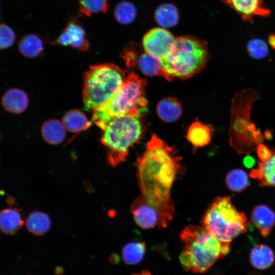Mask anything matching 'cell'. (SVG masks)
<instances>
[{
  "label": "cell",
  "instance_id": "cell-19",
  "mask_svg": "<svg viewBox=\"0 0 275 275\" xmlns=\"http://www.w3.org/2000/svg\"><path fill=\"white\" fill-rule=\"evenodd\" d=\"M23 224L24 221L18 209L7 208L1 211L0 227L4 233L14 234L20 229Z\"/></svg>",
  "mask_w": 275,
  "mask_h": 275
},
{
  "label": "cell",
  "instance_id": "cell-35",
  "mask_svg": "<svg viewBox=\"0 0 275 275\" xmlns=\"http://www.w3.org/2000/svg\"><path fill=\"white\" fill-rule=\"evenodd\" d=\"M132 275H152V274L147 270H143L139 273H134Z\"/></svg>",
  "mask_w": 275,
  "mask_h": 275
},
{
  "label": "cell",
  "instance_id": "cell-25",
  "mask_svg": "<svg viewBox=\"0 0 275 275\" xmlns=\"http://www.w3.org/2000/svg\"><path fill=\"white\" fill-rule=\"evenodd\" d=\"M155 19L158 24L162 27L175 26L179 21L177 9L173 4H162L155 11Z\"/></svg>",
  "mask_w": 275,
  "mask_h": 275
},
{
  "label": "cell",
  "instance_id": "cell-30",
  "mask_svg": "<svg viewBox=\"0 0 275 275\" xmlns=\"http://www.w3.org/2000/svg\"><path fill=\"white\" fill-rule=\"evenodd\" d=\"M247 50L249 55L255 59H262L267 56L268 48L263 40L255 38L250 40L247 44Z\"/></svg>",
  "mask_w": 275,
  "mask_h": 275
},
{
  "label": "cell",
  "instance_id": "cell-31",
  "mask_svg": "<svg viewBox=\"0 0 275 275\" xmlns=\"http://www.w3.org/2000/svg\"><path fill=\"white\" fill-rule=\"evenodd\" d=\"M15 40L13 30L8 25L2 23L0 26V47L2 49L11 46Z\"/></svg>",
  "mask_w": 275,
  "mask_h": 275
},
{
  "label": "cell",
  "instance_id": "cell-24",
  "mask_svg": "<svg viewBox=\"0 0 275 275\" xmlns=\"http://www.w3.org/2000/svg\"><path fill=\"white\" fill-rule=\"evenodd\" d=\"M18 49L24 57L33 58L42 53L43 44L37 35L33 34H26L20 39L18 43Z\"/></svg>",
  "mask_w": 275,
  "mask_h": 275
},
{
  "label": "cell",
  "instance_id": "cell-7",
  "mask_svg": "<svg viewBox=\"0 0 275 275\" xmlns=\"http://www.w3.org/2000/svg\"><path fill=\"white\" fill-rule=\"evenodd\" d=\"M124 71L113 63L93 65L85 73L82 100L86 109H94L109 100L125 79Z\"/></svg>",
  "mask_w": 275,
  "mask_h": 275
},
{
  "label": "cell",
  "instance_id": "cell-11",
  "mask_svg": "<svg viewBox=\"0 0 275 275\" xmlns=\"http://www.w3.org/2000/svg\"><path fill=\"white\" fill-rule=\"evenodd\" d=\"M51 44L62 46L70 45L82 51L88 50L90 46L84 28L74 19L68 21L64 30Z\"/></svg>",
  "mask_w": 275,
  "mask_h": 275
},
{
  "label": "cell",
  "instance_id": "cell-16",
  "mask_svg": "<svg viewBox=\"0 0 275 275\" xmlns=\"http://www.w3.org/2000/svg\"><path fill=\"white\" fill-rule=\"evenodd\" d=\"M214 129L211 125L205 124L198 121L193 122L187 133V139L196 147H203L211 141Z\"/></svg>",
  "mask_w": 275,
  "mask_h": 275
},
{
  "label": "cell",
  "instance_id": "cell-34",
  "mask_svg": "<svg viewBox=\"0 0 275 275\" xmlns=\"http://www.w3.org/2000/svg\"><path fill=\"white\" fill-rule=\"evenodd\" d=\"M268 42L271 47L275 50V34H272L269 36Z\"/></svg>",
  "mask_w": 275,
  "mask_h": 275
},
{
  "label": "cell",
  "instance_id": "cell-13",
  "mask_svg": "<svg viewBox=\"0 0 275 275\" xmlns=\"http://www.w3.org/2000/svg\"><path fill=\"white\" fill-rule=\"evenodd\" d=\"M29 104L26 94L22 90L12 88L6 92L2 98V104L7 112L18 114L23 112Z\"/></svg>",
  "mask_w": 275,
  "mask_h": 275
},
{
  "label": "cell",
  "instance_id": "cell-28",
  "mask_svg": "<svg viewBox=\"0 0 275 275\" xmlns=\"http://www.w3.org/2000/svg\"><path fill=\"white\" fill-rule=\"evenodd\" d=\"M136 13V10L134 6L126 1L119 3L114 10L115 18L119 23L123 24H129L133 21Z\"/></svg>",
  "mask_w": 275,
  "mask_h": 275
},
{
  "label": "cell",
  "instance_id": "cell-8",
  "mask_svg": "<svg viewBox=\"0 0 275 275\" xmlns=\"http://www.w3.org/2000/svg\"><path fill=\"white\" fill-rule=\"evenodd\" d=\"M140 116L126 114L112 119L102 130V143L108 148L107 159L112 166L124 161L129 149L141 138L143 126Z\"/></svg>",
  "mask_w": 275,
  "mask_h": 275
},
{
  "label": "cell",
  "instance_id": "cell-12",
  "mask_svg": "<svg viewBox=\"0 0 275 275\" xmlns=\"http://www.w3.org/2000/svg\"><path fill=\"white\" fill-rule=\"evenodd\" d=\"M239 13L243 19L252 20L256 15L267 16L270 11L263 6V0H223Z\"/></svg>",
  "mask_w": 275,
  "mask_h": 275
},
{
  "label": "cell",
  "instance_id": "cell-6",
  "mask_svg": "<svg viewBox=\"0 0 275 275\" xmlns=\"http://www.w3.org/2000/svg\"><path fill=\"white\" fill-rule=\"evenodd\" d=\"M202 226L222 242L230 243L236 236L248 231L245 214L232 203L229 197H219L207 208L201 221Z\"/></svg>",
  "mask_w": 275,
  "mask_h": 275
},
{
  "label": "cell",
  "instance_id": "cell-15",
  "mask_svg": "<svg viewBox=\"0 0 275 275\" xmlns=\"http://www.w3.org/2000/svg\"><path fill=\"white\" fill-rule=\"evenodd\" d=\"M261 186L275 187V153L265 161L258 162V167L250 173Z\"/></svg>",
  "mask_w": 275,
  "mask_h": 275
},
{
  "label": "cell",
  "instance_id": "cell-9",
  "mask_svg": "<svg viewBox=\"0 0 275 275\" xmlns=\"http://www.w3.org/2000/svg\"><path fill=\"white\" fill-rule=\"evenodd\" d=\"M130 210L136 224L145 229L166 228L175 213L174 205L158 206L142 195L134 200Z\"/></svg>",
  "mask_w": 275,
  "mask_h": 275
},
{
  "label": "cell",
  "instance_id": "cell-10",
  "mask_svg": "<svg viewBox=\"0 0 275 275\" xmlns=\"http://www.w3.org/2000/svg\"><path fill=\"white\" fill-rule=\"evenodd\" d=\"M176 38L167 30L155 28L150 30L143 38L144 50L161 60L172 50Z\"/></svg>",
  "mask_w": 275,
  "mask_h": 275
},
{
  "label": "cell",
  "instance_id": "cell-18",
  "mask_svg": "<svg viewBox=\"0 0 275 275\" xmlns=\"http://www.w3.org/2000/svg\"><path fill=\"white\" fill-rule=\"evenodd\" d=\"M66 129L59 120L51 119L46 121L41 127V135L48 144L58 145L65 139Z\"/></svg>",
  "mask_w": 275,
  "mask_h": 275
},
{
  "label": "cell",
  "instance_id": "cell-32",
  "mask_svg": "<svg viewBox=\"0 0 275 275\" xmlns=\"http://www.w3.org/2000/svg\"><path fill=\"white\" fill-rule=\"evenodd\" d=\"M256 149L257 155L261 161L267 160L272 155L271 151L262 144H259Z\"/></svg>",
  "mask_w": 275,
  "mask_h": 275
},
{
  "label": "cell",
  "instance_id": "cell-1",
  "mask_svg": "<svg viewBox=\"0 0 275 275\" xmlns=\"http://www.w3.org/2000/svg\"><path fill=\"white\" fill-rule=\"evenodd\" d=\"M181 160L173 147L152 136L136 162L139 184L147 200L158 206L174 205L170 191L181 171Z\"/></svg>",
  "mask_w": 275,
  "mask_h": 275
},
{
  "label": "cell",
  "instance_id": "cell-21",
  "mask_svg": "<svg viewBox=\"0 0 275 275\" xmlns=\"http://www.w3.org/2000/svg\"><path fill=\"white\" fill-rule=\"evenodd\" d=\"M250 259L254 267L259 269H265L273 264L274 255L270 247L265 244H259L252 249Z\"/></svg>",
  "mask_w": 275,
  "mask_h": 275
},
{
  "label": "cell",
  "instance_id": "cell-26",
  "mask_svg": "<svg viewBox=\"0 0 275 275\" xmlns=\"http://www.w3.org/2000/svg\"><path fill=\"white\" fill-rule=\"evenodd\" d=\"M145 252L146 244L144 242H131L123 248L122 258L127 264H136L142 260Z\"/></svg>",
  "mask_w": 275,
  "mask_h": 275
},
{
  "label": "cell",
  "instance_id": "cell-33",
  "mask_svg": "<svg viewBox=\"0 0 275 275\" xmlns=\"http://www.w3.org/2000/svg\"><path fill=\"white\" fill-rule=\"evenodd\" d=\"M255 163L254 159L250 156H247L243 159V163L245 167L250 168L252 167Z\"/></svg>",
  "mask_w": 275,
  "mask_h": 275
},
{
  "label": "cell",
  "instance_id": "cell-17",
  "mask_svg": "<svg viewBox=\"0 0 275 275\" xmlns=\"http://www.w3.org/2000/svg\"><path fill=\"white\" fill-rule=\"evenodd\" d=\"M137 65L144 74L148 76H162L166 78V74L160 59L145 52L138 54L134 65Z\"/></svg>",
  "mask_w": 275,
  "mask_h": 275
},
{
  "label": "cell",
  "instance_id": "cell-22",
  "mask_svg": "<svg viewBox=\"0 0 275 275\" xmlns=\"http://www.w3.org/2000/svg\"><path fill=\"white\" fill-rule=\"evenodd\" d=\"M28 231L36 235H42L50 228L51 221L46 213L35 211L30 213L25 221Z\"/></svg>",
  "mask_w": 275,
  "mask_h": 275
},
{
  "label": "cell",
  "instance_id": "cell-2",
  "mask_svg": "<svg viewBox=\"0 0 275 275\" xmlns=\"http://www.w3.org/2000/svg\"><path fill=\"white\" fill-rule=\"evenodd\" d=\"M180 238L183 244L179 255L180 264L184 270L193 272H206L230 249V243L220 241L203 226H186Z\"/></svg>",
  "mask_w": 275,
  "mask_h": 275
},
{
  "label": "cell",
  "instance_id": "cell-20",
  "mask_svg": "<svg viewBox=\"0 0 275 275\" xmlns=\"http://www.w3.org/2000/svg\"><path fill=\"white\" fill-rule=\"evenodd\" d=\"M182 105L175 98L168 97L161 100L157 105L159 118L167 122L176 121L181 115Z\"/></svg>",
  "mask_w": 275,
  "mask_h": 275
},
{
  "label": "cell",
  "instance_id": "cell-5",
  "mask_svg": "<svg viewBox=\"0 0 275 275\" xmlns=\"http://www.w3.org/2000/svg\"><path fill=\"white\" fill-rule=\"evenodd\" d=\"M209 57L206 41L189 36L176 38L174 45L161 63L166 79L189 78L206 67Z\"/></svg>",
  "mask_w": 275,
  "mask_h": 275
},
{
  "label": "cell",
  "instance_id": "cell-23",
  "mask_svg": "<svg viewBox=\"0 0 275 275\" xmlns=\"http://www.w3.org/2000/svg\"><path fill=\"white\" fill-rule=\"evenodd\" d=\"M66 129L71 132L78 133L88 128L91 122L86 115L78 110H71L66 113L62 118Z\"/></svg>",
  "mask_w": 275,
  "mask_h": 275
},
{
  "label": "cell",
  "instance_id": "cell-27",
  "mask_svg": "<svg viewBox=\"0 0 275 275\" xmlns=\"http://www.w3.org/2000/svg\"><path fill=\"white\" fill-rule=\"evenodd\" d=\"M226 182L230 190L239 192L249 185V179L247 174L243 170L234 169L228 173Z\"/></svg>",
  "mask_w": 275,
  "mask_h": 275
},
{
  "label": "cell",
  "instance_id": "cell-29",
  "mask_svg": "<svg viewBox=\"0 0 275 275\" xmlns=\"http://www.w3.org/2000/svg\"><path fill=\"white\" fill-rule=\"evenodd\" d=\"M80 12L88 17L93 14L105 13L108 9L107 0H78Z\"/></svg>",
  "mask_w": 275,
  "mask_h": 275
},
{
  "label": "cell",
  "instance_id": "cell-4",
  "mask_svg": "<svg viewBox=\"0 0 275 275\" xmlns=\"http://www.w3.org/2000/svg\"><path fill=\"white\" fill-rule=\"evenodd\" d=\"M146 81L133 72L129 74L113 97L93 109L92 122L103 130L113 118L126 114L141 116L147 111Z\"/></svg>",
  "mask_w": 275,
  "mask_h": 275
},
{
  "label": "cell",
  "instance_id": "cell-14",
  "mask_svg": "<svg viewBox=\"0 0 275 275\" xmlns=\"http://www.w3.org/2000/svg\"><path fill=\"white\" fill-rule=\"evenodd\" d=\"M251 220L261 234L264 237H267L274 225L275 213L268 207L259 205L253 209Z\"/></svg>",
  "mask_w": 275,
  "mask_h": 275
},
{
  "label": "cell",
  "instance_id": "cell-3",
  "mask_svg": "<svg viewBox=\"0 0 275 275\" xmlns=\"http://www.w3.org/2000/svg\"><path fill=\"white\" fill-rule=\"evenodd\" d=\"M259 99V93L251 89L241 90L232 99L229 143L239 153L248 154L263 142L264 135L251 121V108Z\"/></svg>",
  "mask_w": 275,
  "mask_h": 275
}]
</instances>
